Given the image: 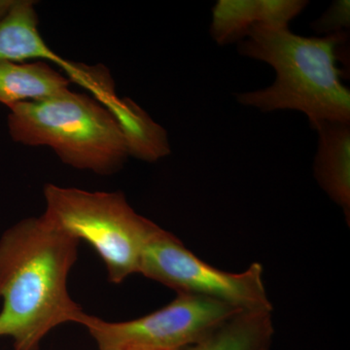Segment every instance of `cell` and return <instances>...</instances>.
Here are the masks:
<instances>
[{"mask_svg": "<svg viewBox=\"0 0 350 350\" xmlns=\"http://www.w3.org/2000/svg\"><path fill=\"white\" fill-rule=\"evenodd\" d=\"M79 241L43 218L20 221L0 239V337L15 350H39L53 329L77 323L81 306L68 290Z\"/></svg>", "mask_w": 350, "mask_h": 350, "instance_id": "cell-1", "label": "cell"}, {"mask_svg": "<svg viewBox=\"0 0 350 350\" xmlns=\"http://www.w3.org/2000/svg\"><path fill=\"white\" fill-rule=\"evenodd\" d=\"M349 32L298 36L287 27H254L238 43L239 54L268 64L275 71L271 86L237 94L244 107L262 113L296 110L310 126L320 122L350 123V91L342 84Z\"/></svg>", "mask_w": 350, "mask_h": 350, "instance_id": "cell-2", "label": "cell"}, {"mask_svg": "<svg viewBox=\"0 0 350 350\" xmlns=\"http://www.w3.org/2000/svg\"><path fill=\"white\" fill-rule=\"evenodd\" d=\"M9 135L25 146L49 147L69 167L111 175L129 154L118 124L96 98L69 91L47 100L14 105Z\"/></svg>", "mask_w": 350, "mask_h": 350, "instance_id": "cell-3", "label": "cell"}, {"mask_svg": "<svg viewBox=\"0 0 350 350\" xmlns=\"http://www.w3.org/2000/svg\"><path fill=\"white\" fill-rule=\"evenodd\" d=\"M43 218L55 229L85 241L120 284L139 273L145 243L156 223L135 213L121 192H90L46 184Z\"/></svg>", "mask_w": 350, "mask_h": 350, "instance_id": "cell-4", "label": "cell"}, {"mask_svg": "<svg viewBox=\"0 0 350 350\" xmlns=\"http://www.w3.org/2000/svg\"><path fill=\"white\" fill-rule=\"evenodd\" d=\"M139 273L177 291L227 304L239 310H271L260 262L239 273L202 261L172 232L157 225L142 252Z\"/></svg>", "mask_w": 350, "mask_h": 350, "instance_id": "cell-5", "label": "cell"}, {"mask_svg": "<svg viewBox=\"0 0 350 350\" xmlns=\"http://www.w3.org/2000/svg\"><path fill=\"white\" fill-rule=\"evenodd\" d=\"M239 312L221 301L178 293L169 305L139 319L108 322L83 312L77 323L86 327L100 350H183Z\"/></svg>", "mask_w": 350, "mask_h": 350, "instance_id": "cell-6", "label": "cell"}, {"mask_svg": "<svg viewBox=\"0 0 350 350\" xmlns=\"http://www.w3.org/2000/svg\"><path fill=\"white\" fill-rule=\"evenodd\" d=\"M306 0H219L213 9L211 38L218 45L239 43L254 27H287Z\"/></svg>", "mask_w": 350, "mask_h": 350, "instance_id": "cell-7", "label": "cell"}, {"mask_svg": "<svg viewBox=\"0 0 350 350\" xmlns=\"http://www.w3.org/2000/svg\"><path fill=\"white\" fill-rule=\"evenodd\" d=\"M36 2L0 0V62L24 63L41 59L57 64L71 72L75 64L56 54L44 40L38 29Z\"/></svg>", "mask_w": 350, "mask_h": 350, "instance_id": "cell-8", "label": "cell"}, {"mask_svg": "<svg viewBox=\"0 0 350 350\" xmlns=\"http://www.w3.org/2000/svg\"><path fill=\"white\" fill-rule=\"evenodd\" d=\"M313 172L320 187L347 216L350 211V123L320 122Z\"/></svg>", "mask_w": 350, "mask_h": 350, "instance_id": "cell-9", "label": "cell"}, {"mask_svg": "<svg viewBox=\"0 0 350 350\" xmlns=\"http://www.w3.org/2000/svg\"><path fill=\"white\" fill-rule=\"evenodd\" d=\"M116 120L129 156L154 163L169 156L167 131L130 98L118 96L103 103Z\"/></svg>", "mask_w": 350, "mask_h": 350, "instance_id": "cell-10", "label": "cell"}, {"mask_svg": "<svg viewBox=\"0 0 350 350\" xmlns=\"http://www.w3.org/2000/svg\"><path fill=\"white\" fill-rule=\"evenodd\" d=\"M70 80L46 62H0V105L47 100L69 91Z\"/></svg>", "mask_w": 350, "mask_h": 350, "instance_id": "cell-11", "label": "cell"}, {"mask_svg": "<svg viewBox=\"0 0 350 350\" xmlns=\"http://www.w3.org/2000/svg\"><path fill=\"white\" fill-rule=\"evenodd\" d=\"M273 334L271 310H243L183 350H269Z\"/></svg>", "mask_w": 350, "mask_h": 350, "instance_id": "cell-12", "label": "cell"}, {"mask_svg": "<svg viewBox=\"0 0 350 350\" xmlns=\"http://www.w3.org/2000/svg\"><path fill=\"white\" fill-rule=\"evenodd\" d=\"M350 27L349 0H337L312 24V29L322 36L347 32Z\"/></svg>", "mask_w": 350, "mask_h": 350, "instance_id": "cell-13", "label": "cell"}]
</instances>
